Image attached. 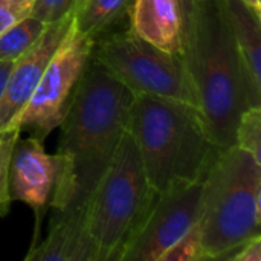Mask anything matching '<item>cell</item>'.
Returning <instances> with one entry per match:
<instances>
[{"label":"cell","mask_w":261,"mask_h":261,"mask_svg":"<svg viewBox=\"0 0 261 261\" xmlns=\"http://www.w3.org/2000/svg\"><path fill=\"white\" fill-rule=\"evenodd\" d=\"M128 26L148 43L182 54L184 12L179 0H133Z\"/></svg>","instance_id":"cell-11"},{"label":"cell","mask_w":261,"mask_h":261,"mask_svg":"<svg viewBox=\"0 0 261 261\" xmlns=\"http://www.w3.org/2000/svg\"><path fill=\"white\" fill-rule=\"evenodd\" d=\"M199 232L202 261L228 260L261 236V162L231 145L202 180Z\"/></svg>","instance_id":"cell-4"},{"label":"cell","mask_w":261,"mask_h":261,"mask_svg":"<svg viewBox=\"0 0 261 261\" xmlns=\"http://www.w3.org/2000/svg\"><path fill=\"white\" fill-rule=\"evenodd\" d=\"M161 261H202V243L199 222L173 246Z\"/></svg>","instance_id":"cell-18"},{"label":"cell","mask_w":261,"mask_h":261,"mask_svg":"<svg viewBox=\"0 0 261 261\" xmlns=\"http://www.w3.org/2000/svg\"><path fill=\"white\" fill-rule=\"evenodd\" d=\"M92 58L133 93L197 106L182 54L167 52L136 35L128 24L93 41Z\"/></svg>","instance_id":"cell-6"},{"label":"cell","mask_w":261,"mask_h":261,"mask_svg":"<svg viewBox=\"0 0 261 261\" xmlns=\"http://www.w3.org/2000/svg\"><path fill=\"white\" fill-rule=\"evenodd\" d=\"M179 2H180V8H182V12H184V20H185V17L191 12V9H193V6L196 5L197 0H179Z\"/></svg>","instance_id":"cell-23"},{"label":"cell","mask_w":261,"mask_h":261,"mask_svg":"<svg viewBox=\"0 0 261 261\" xmlns=\"http://www.w3.org/2000/svg\"><path fill=\"white\" fill-rule=\"evenodd\" d=\"M46 28L47 24L44 21L31 14L14 23L0 34V60L15 61L37 43Z\"/></svg>","instance_id":"cell-15"},{"label":"cell","mask_w":261,"mask_h":261,"mask_svg":"<svg viewBox=\"0 0 261 261\" xmlns=\"http://www.w3.org/2000/svg\"><path fill=\"white\" fill-rule=\"evenodd\" d=\"M58 156L44 150L43 141L37 138L17 139L8 170V187L11 200L21 202L32 208L37 220V231L54 196L58 176ZM35 231V234H37Z\"/></svg>","instance_id":"cell-9"},{"label":"cell","mask_w":261,"mask_h":261,"mask_svg":"<svg viewBox=\"0 0 261 261\" xmlns=\"http://www.w3.org/2000/svg\"><path fill=\"white\" fill-rule=\"evenodd\" d=\"M93 40L75 26L57 49L31 98L8 128H18L44 142L60 127L76 95L83 73L92 58Z\"/></svg>","instance_id":"cell-7"},{"label":"cell","mask_w":261,"mask_h":261,"mask_svg":"<svg viewBox=\"0 0 261 261\" xmlns=\"http://www.w3.org/2000/svg\"><path fill=\"white\" fill-rule=\"evenodd\" d=\"M72 28L73 14L47 24L37 43L14 61L0 101V132L8 128L24 107L46 66L67 38Z\"/></svg>","instance_id":"cell-10"},{"label":"cell","mask_w":261,"mask_h":261,"mask_svg":"<svg viewBox=\"0 0 261 261\" xmlns=\"http://www.w3.org/2000/svg\"><path fill=\"white\" fill-rule=\"evenodd\" d=\"M133 0H84L73 12L75 29L93 41L128 24Z\"/></svg>","instance_id":"cell-14"},{"label":"cell","mask_w":261,"mask_h":261,"mask_svg":"<svg viewBox=\"0 0 261 261\" xmlns=\"http://www.w3.org/2000/svg\"><path fill=\"white\" fill-rule=\"evenodd\" d=\"M75 8L76 0H34L31 15L50 24L73 14Z\"/></svg>","instance_id":"cell-19"},{"label":"cell","mask_w":261,"mask_h":261,"mask_svg":"<svg viewBox=\"0 0 261 261\" xmlns=\"http://www.w3.org/2000/svg\"><path fill=\"white\" fill-rule=\"evenodd\" d=\"M228 261H261V236L242 245Z\"/></svg>","instance_id":"cell-21"},{"label":"cell","mask_w":261,"mask_h":261,"mask_svg":"<svg viewBox=\"0 0 261 261\" xmlns=\"http://www.w3.org/2000/svg\"><path fill=\"white\" fill-rule=\"evenodd\" d=\"M20 135L18 128H5L0 132V217L8 216L12 203L8 187V170L12 148Z\"/></svg>","instance_id":"cell-17"},{"label":"cell","mask_w":261,"mask_h":261,"mask_svg":"<svg viewBox=\"0 0 261 261\" xmlns=\"http://www.w3.org/2000/svg\"><path fill=\"white\" fill-rule=\"evenodd\" d=\"M83 2H84V0H76V8H78V6H80V5H81ZM76 8H75V9H76Z\"/></svg>","instance_id":"cell-26"},{"label":"cell","mask_w":261,"mask_h":261,"mask_svg":"<svg viewBox=\"0 0 261 261\" xmlns=\"http://www.w3.org/2000/svg\"><path fill=\"white\" fill-rule=\"evenodd\" d=\"M17 2H21V3H28V5H31V6H32V3H34V0H17Z\"/></svg>","instance_id":"cell-25"},{"label":"cell","mask_w":261,"mask_h":261,"mask_svg":"<svg viewBox=\"0 0 261 261\" xmlns=\"http://www.w3.org/2000/svg\"><path fill=\"white\" fill-rule=\"evenodd\" d=\"M133 92L90 58L60 124L58 176L50 200L57 214L86 217L87 205L127 132Z\"/></svg>","instance_id":"cell-1"},{"label":"cell","mask_w":261,"mask_h":261,"mask_svg":"<svg viewBox=\"0 0 261 261\" xmlns=\"http://www.w3.org/2000/svg\"><path fill=\"white\" fill-rule=\"evenodd\" d=\"M202 182H177L158 199L121 261H161L200 219Z\"/></svg>","instance_id":"cell-8"},{"label":"cell","mask_w":261,"mask_h":261,"mask_svg":"<svg viewBox=\"0 0 261 261\" xmlns=\"http://www.w3.org/2000/svg\"><path fill=\"white\" fill-rule=\"evenodd\" d=\"M225 6L249 80L261 92V17L242 0H225Z\"/></svg>","instance_id":"cell-13"},{"label":"cell","mask_w":261,"mask_h":261,"mask_svg":"<svg viewBox=\"0 0 261 261\" xmlns=\"http://www.w3.org/2000/svg\"><path fill=\"white\" fill-rule=\"evenodd\" d=\"M245 5H248L257 15L261 17V0H242Z\"/></svg>","instance_id":"cell-24"},{"label":"cell","mask_w":261,"mask_h":261,"mask_svg":"<svg viewBox=\"0 0 261 261\" xmlns=\"http://www.w3.org/2000/svg\"><path fill=\"white\" fill-rule=\"evenodd\" d=\"M234 145L261 162V106L249 107L240 115L234 133Z\"/></svg>","instance_id":"cell-16"},{"label":"cell","mask_w":261,"mask_h":261,"mask_svg":"<svg viewBox=\"0 0 261 261\" xmlns=\"http://www.w3.org/2000/svg\"><path fill=\"white\" fill-rule=\"evenodd\" d=\"M158 194L147 177L133 138L125 132L86 210L84 223L98 261L122 260Z\"/></svg>","instance_id":"cell-5"},{"label":"cell","mask_w":261,"mask_h":261,"mask_svg":"<svg viewBox=\"0 0 261 261\" xmlns=\"http://www.w3.org/2000/svg\"><path fill=\"white\" fill-rule=\"evenodd\" d=\"M26 261H98L96 248L86 229L83 216L52 213L44 240H37Z\"/></svg>","instance_id":"cell-12"},{"label":"cell","mask_w":261,"mask_h":261,"mask_svg":"<svg viewBox=\"0 0 261 261\" xmlns=\"http://www.w3.org/2000/svg\"><path fill=\"white\" fill-rule=\"evenodd\" d=\"M185 60L199 110L220 148L234 145L240 115L261 106L237 47L225 0H197L184 20Z\"/></svg>","instance_id":"cell-2"},{"label":"cell","mask_w":261,"mask_h":261,"mask_svg":"<svg viewBox=\"0 0 261 261\" xmlns=\"http://www.w3.org/2000/svg\"><path fill=\"white\" fill-rule=\"evenodd\" d=\"M127 132L158 193L177 182H202L223 150L196 106L151 95L133 93Z\"/></svg>","instance_id":"cell-3"},{"label":"cell","mask_w":261,"mask_h":261,"mask_svg":"<svg viewBox=\"0 0 261 261\" xmlns=\"http://www.w3.org/2000/svg\"><path fill=\"white\" fill-rule=\"evenodd\" d=\"M32 6L17 0H0V34L31 14Z\"/></svg>","instance_id":"cell-20"},{"label":"cell","mask_w":261,"mask_h":261,"mask_svg":"<svg viewBox=\"0 0 261 261\" xmlns=\"http://www.w3.org/2000/svg\"><path fill=\"white\" fill-rule=\"evenodd\" d=\"M12 64H14V61H5V60H0V101H2L3 92H5L6 81H8L9 73H11Z\"/></svg>","instance_id":"cell-22"}]
</instances>
